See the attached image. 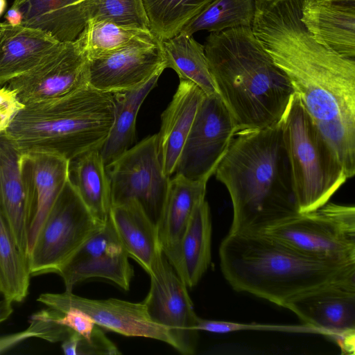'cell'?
I'll return each mask as SVG.
<instances>
[{
  "mask_svg": "<svg viewBox=\"0 0 355 355\" xmlns=\"http://www.w3.org/2000/svg\"><path fill=\"white\" fill-rule=\"evenodd\" d=\"M275 64L342 164L355 174V60L317 42L300 18L287 20L261 40Z\"/></svg>",
  "mask_w": 355,
  "mask_h": 355,
  "instance_id": "obj_1",
  "label": "cell"
},
{
  "mask_svg": "<svg viewBox=\"0 0 355 355\" xmlns=\"http://www.w3.org/2000/svg\"><path fill=\"white\" fill-rule=\"evenodd\" d=\"M233 207L229 232H260L299 212L280 122L236 133L214 173Z\"/></svg>",
  "mask_w": 355,
  "mask_h": 355,
  "instance_id": "obj_2",
  "label": "cell"
},
{
  "mask_svg": "<svg viewBox=\"0 0 355 355\" xmlns=\"http://www.w3.org/2000/svg\"><path fill=\"white\" fill-rule=\"evenodd\" d=\"M204 47L217 93L237 132L281 121L295 92L252 27L211 32Z\"/></svg>",
  "mask_w": 355,
  "mask_h": 355,
  "instance_id": "obj_3",
  "label": "cell"
},
{
  "mask_svg": "<svg viewBox=\"0 0 355 355\" xmlns=\"http://www.w3.org/2000/svg\"><path fill=\"white\" fill-rule=\"evenodd\" d=\"M219 257L222 273L234 290L282 307L297 295L355 272V263L309 257L261 232H229Z\"/></svg>",
  "mask_w": 355,
  "mask_h": 355,
  "instance_id": "obj_4",
  "label": "cell"
},
{
  "mask_svg": "<svg viewBox=\"0 0 355 355\" xmlns=\"http://www.w3.org/2000/svg\"><path fill=\"white\" fill-rule=\"evenodd\" d=\"M114 119L112 93L89 85L62 98L24 106L6 133L22 153H52L69 161L100 149Z\"/></svg>",
  "mask_w": 355,
  "mask_h": 355,
  "instance_id": "obj_5",
  "label": "cell"
},
{
  "mask_svg": "<svg viewBox=\"0 0 355 355\" xmlns=\"http://www.w3.org/2000/svg\"><path fill=\"white\" fill-rule=\"evenodd\" d=\"M280 125L299 212L317 209L346 182L345 169L296 93Z\"/></svg>",
  "mask_w": 355,
  "mask_h": 355,
  "instance_id": "obj_6",
  "label": "cell"
},
{
  "mask_svg": "<svg viewBox=\"0 0 355 355\" xmlns=\"http://www.w3.org/2000/svg\"><path fill=\"white\" fill-rule=\"evenodd\" d=\"M263 234L305 256L355 263V207L326 203L264 228Z\"/></svg>",
  "mask_w": 355,
  "mask_h": 355,
  "instance_id": "obj_7",
  "label": "cell"
},
{
  "mask_svg": "<svg viewBox=\"0 0 355 355\" xmlns=\"http://www.w3.org/2000/svg\"><path fill=\"white\" fill-rule=\"evenodd\" d=\"M105 222L92 215L67 181L28 250L27 259L31 276L57 274L80 245L101 230Z\"/></svg>",
  "mask_w": 355,
  "mask_h": 355,
  "instance_id": "obj_8",
  "label": "cell"
},
{
  "mask_svg": "<svg viewBox=\"0 0 355 355\" xmlns=\"http://www.w3.org/2000/svg\"><path fill=\"white\" fill-rule=\"evenodd\" d=\"M111 202L118 205L137 202L157 226L166 205L171 178L162 168L157 134L130 147L106 166Z\"/></svg>",
  "mask_w": 355,
  "mask_h": 355,
  "instance_id": "obj_9",
  "label": "cell"
},
{
  "mask_svg": "<svg viewBox=\"0 0 355 355\" xmlns=\"http://www.w3.org/2000/svg\"><path fill=\"white\" fill-rule=\"evenodd\" d=\"M236 132L234 120L219 94L205 95L173 175L207 182Z\"/></svg>",
  "mask_w": 355,
  "mask_h": 355,
  "instance_id": "obj_10",
  "label": "cell"
},
{
  "mask_svg": "<svg viewBox=\"0 0 355 355\" xmlns=\"http://www.w3.org/2000/svg\"><path fill=\"white\" fill-rule=\"evenodd\" d=\"M304 324L324 331L344 353L354 354L355 272L307 290L284 305Z\"/></svg>",
  "mask_w": 355,
  "mask_h": 355,
  "instance_id": "obj_11",
  "label": "cell"
},
{
  "mask_svg": "<svg viewBox=\"0 0 355 355\" xmlns=\"http://www.w3.org/2000/svg\"><path fill=\"white\" fill-rule=\"evenodd\" d=\"M149 291L142 302L150 319L164 327L173 341V348L185 355L193 354L199 331L187 286L163 252L150 272Z\"/></svg>",
  "mask_w": 355,
  "mask_h": 355,
  "instance_id": "obj_12",
  "label": "cell"
},
{
  "mask_svg": "<svg viewBox=\"0 0 355 355\" xmlns=\"http://www.w3.org/2000/svg\"><path fill=\"white\" fill-rule=\"evenodd\" d=\"M87 85L88 58L78 38L60 42L40 64L7 85L24 106L54 101Z\"/></svg>",
  "mask_w": 355,
  "mask_h": 355,
  "instance_id": "obj_13",
  "label": "cell"
},
{
  "mask_svg": "<svg viewBox=\"0 0 355 355\" xmlns=\"http://www.w3.org/2000/svg\"><path fill=\"white\" fill-rule=\"evenodd\" d=\"M166 68L161 41L153 35L88 60L89 85L104 92L130 90L160 76Z\"/></svg>",
  "mask_w": 355,
  "mask_h": 355,
  "instance_id": "obj_14",
  "label": "cell"
},
{
  "mask_svg": "<svg viewBox=\"0 0 355 355\" xmlns=\"http://www.w3.org/2000/svg\"><path fill=\"white\" fill-rule=\"evenodd\" d=\"M110 218L89 237L58 272L65 291L72 292L78 284L92 278L112 282L128 291L134 269Z\"/></svg>",
  "mask_w": 355,
  "mask_h": 355,
  "instance_id": "obj_15",
  "label": "cell"
},
{
  "mask_svg": "<svg viewBox=\"0 0 355 355\" xmlns=\"http://www.w3.org/2000/svg\"><path fill=\"white\" fill-rule=\"evenodd\" d=\"M37 301L48 308L62 312L73 306L86 313L98 327L125 336L152 338L173 347L168 331L154 322L143 302H131L116 298L94 300L72 292L45 293Z\"/></svg>",
  "mask_w": 355,
  "mask_h": 355,
  "instance_id": "obj_16",
  "label": "cell"
},
{
  "mask_svg": "<svg viewBox=\"0 0 355 355\" xmlns=\"http://www.w3.org/2000/svg\"><path fill=\"white\" fill-rule=\"evenodd\" d=\"M21 157L6 131L0 132V208L19 248L27 257L35 208Z\"/></svg>",
  "mask_w": 355,
  "mask_h": 355,
  "instance_id": "obj_17",
  "label": "cell"
},
{
  "mask_svg": "<svg viewBox=\"0 0 355 355\" xmlns=\"http://www.w3.org/2000/svg\"><path fill=\"white\" fill-rule=\"evenodd\" d=\"M207 183L174 175L170 180L166 205L157 226L161 250L183 281L182 241L196 207L205 199Z\"/></svg>",
  "mask_w": 355,
  "mask_h": 355,
  "instance_id": "obj_18",
  "label": "cell"
},
{
  "mask_svg": "<svg viewBox=\"0 0 355 355\" xmlns=\"http://www.w3.org/2000/svg\"><path fill=\"white\" fill-rule=\"evenodd\" d=\"M301 19L317 42L355 60V0H305Z\"/></svg>",
  "mask_w": 355,
  "mask_h": 355,
  "instance_id": "obj_19",
  "label": "cell"
},
{
  "mask_svg": "<svg viewBox=\"0 0 355 355\" xmlns=\"http://www.w3.org/2000/svg\"><path fill=\"white\" fill-rule=\"evenodd\" d=\"M205 93L193 83L180 80L175 94L161 116L157 134L159 158L171 177Z\"/></svg>",
  "mask_w": 355,
  "mask_h": 355,
  "instance_id": "obj_20",
  "label": "cell"
},
{
  "mask_svg": "<svg viewBox=\"0 0 355 355\" xmlns=\"http://www.w3.org/2000/svg\"><path fill=\"white\" fill-rule=\"evenodd\" d=\"M21 164L35 208L29 236V250L68 181L69 161L52 153L29 152L22 153Z\"/></svg>",
  "mask_w": 355,
  "mask_h": 355,
  "instance_id": "obj_21",
  "label": "cell"
},
{
  "mask_svg": "<svg viewBox=\"0 0 355 355\" xmlns=\"http://www.w3.org/2000/svg\"><path fill=\"white\" fill-rule=\"evenodd\" d=\"M59 43L41 29L6 23L0 40V86L34 68Z\"/></svg>",
  "mask_w": 355,
  "mask_h": 355,
  "instance_id": "obj_22",
  "label": "cell"
},
{
  "mask_svg": "<svg viewBox=\"0 0 355 355\" xmlns=\"http://www.w3.org/2000/svg\"><path fill=\"white\" fill-rule=\"evenodd\" d=\"M22 25L41 29L60 42L76 40L88 22L87 0H21Z\"/></svg>",
  "mask_w": 355,
  "mask_h": 355,
  "instance_id": "obj_23",
  "label": "cell"
},
{
  "mask_svg": "<svg viewBox=\"0 0 355 355\" xmlns=\"http://www.w3.org/2000/svg\"><path fill=\"white\" fill-rule=\"evenodd\" d=\"M110 218L129 257L148 274L162 253L157 226L135 200L112 205Z\"/></svg>",
  "mask_w": 355,
  "mask_h": 355,
  "instance_id": "obj_24",
  "label": "cell"
},
{
  "mask_svg": "<svg viewBox=\"0 0 355 355\" xmlns=\"http://www.w3.org/2000/svg\"><path fill=\"white\" fill-rule=\"evenodd\" d=\"M68 181L92 215L105 222L112 207L110 185L99 148L69 161Z\"/></svg>",
  "mask_w": 355,
  "mask_h": 355,
  "instance_id": "obj_25",
  "label": "cell"
},
{
  "mask_svg": "<svg viewBox=\"0 0 355 355\" xmlns=\"http://www.w3.org/2000/svg\"><path fill=\"white\" fill-rule=\"evenodd\" d=\"M159 76L144 85L125 91L113 92L114 119L109 135L100 153L105 167L128 150L136 139V119L139 110Z\"/></svg>",
  "mask_w": 355,
  "mask_h": 355,
  "instance_id": "obj_26",
  "label": "cell"
},
{
  "mask_svg": "<svg viewBox=\"0 0 355 355\" xmlns=\"http://www.w3.org/2000/svg\"><path fill=\"white\" fill-rule=\"evenodd\" d=\"M166 68L173 69L180 80L196 84L205 95L217 93L203 45L192 35L180 32L161 41Z\"/></svg>",
  "mask_w": 355,
  "mask_h": 355,
  "instance_id": "obj_27",
  "label": "cell"
},
{
  "mask_svg": "<svg viewBox=\"0 0 355 355\" xmlns=\"http://www.w3.org/2000/svg\"><path fill=\"white\" fill-rule=\"evenodd\" d=\"M211 218L205 200L196 207L182 241L184 282L196 286L207 272L211 259Z\"/></svg>",
  "mask_w": 355,
  "mask_h": 355,
  "instance_id": "obj_28",
  "label": "cell"
},
{
  "mask_svg": "<svg viewBox=\"0 0 355 355\" xmlns=\"http://www.w3.org/2000/svg\"><path fill=\"white\" fill-rule=\"evenodd\" d=\"M31 277L27 257L0 208V293L12 303L23 302L28 294Z\"/></svg>",
  "mask_w": 355,
  "mask_h": 355,
  "instance_id": "obj_29",
  "label": "cell"
},
{
  "mask_svg": "<svg viewBox=\"0 0 355 355\" xmlns=\"http://www.w3.org/2000/svg\"><path fill=\"white\" fill-rule=\"evenodd\" d=\"M254 13L255 0H213L180 32L193 35L199 31L211 33L240 26L252 27Z\"/></svg>",
  "mask_w": 355,
  "mask_h": 355,
  "instance_id": "obj_30",
  "label": "cell"
},
{
  "mask_svg": "<svg viewBox=\"0 0 355 355\" xmlns=\"http://www.w3.org/2000/svg\"><path fill=\"white\" fill-rule=\"evenodd\" d=\"M213 0H142L150 31L160 41L179 33Z\"/></svg>",
  "mask_w": 355,
  "mask_h": 355,
  "instance_id": "obj_31",
  "label": "cell"
},
{
  "mask_svg": "<svg viewBox=\"0 0 355 355\" xmlns=\"http://www.w3.org/2000/svg\"><path fill=\"white\" fill-rule=\"evenodd\" d=\"M150 31L125 27L103 20H89L78 37L88 58L121 49L141 39L153 36Z\"/></svg>",
  "mask_w": 355,
  "mask_h": 355,
  "instance_id": "obj_32",
  "label": "cell"
},
{
  "mask_svg": "<svg viewBox=\"0 0 355 355\" xmlns=\"http://www.w3.org/2000/svg\"><path fill=\"white\" fill-rule=\"evenodd\" d=\"M89 20L150 31L142 0H87Z\"/></svg>",
  "mask_w": 355,
  "mask_h": 355,
  "instance_id": "obj_33",
  "label": "cell"
},
{
  "mask_svg": "<svg viewBox=\"0 0 355 355\" xmlns=\"http://www.w3.org/2000/svg\"><path fill=\"white\" fill-rule=\"evenodd\" d=\"M57 313V311L47 307L31 317L29 325L25 330L0 337V353L30 338H40L50 343L64 340L72 330L55 322Z\"/></svg>",
  "mask_w": 355,
  "mask_h": 355,
  "instance_id": "obj_34",
  "label": "cell"
},
{
  "mask_svg": "<svg viewBox=\"0 0 355 355\" xmlns=\"http://www.w3.org/2000/svg\"><path fill=\"white\" fill-rule=\"evenodd\" d=\"M62 349L67 355L120 354L116 346L103 334L98 325L89 338L72 332L62 341Z\"/></svg>",
  "mask_w": 355,
  "mask_h": 355,
  "instance_id": "obj_35",
  "label": "cell"
},
{
  "mask_svg": "<svg viewBox=\"0 0 355 355\" xmlns=\"http://www.w3.org/2000/svg\"><path fill=\"white\" fill-rule=\"evenodd\" d=\"M196 328L198 331H206L218 334H225L241 330H264L311 333L322 334L327 336V334L324 331L307 324L302 325L248 324L227 321L206 320L199 317Z\"/></svg>",
  "mask_w": 355,
  "mask_h": 355,
  "instance_id": "obj_36",
  "label": "cell"
},
{
  "mask_svg": "<svg viewBox=\"0 0 355 355\" xmlns=\"http://www.w3.org/2000/svg\"><path fill=\"white\" fill-rule=\"evenodd\" d=\"M55 320L86 338L91 337L97 326L86 313L73 306L58 311Z\"/></svg>",
  "mask_w": 355,
  "mask_h": 355,
  "instance_id": "obj_37",
  "label": "cell"
},
{
  "mask_svg": "<svg viewBox=\"0 0 355 355\" xmlns=\"http://www.w3.org/2000/svg\"><path fill=\"white\" fill-rule=\"evenodd\" d=\"M24 105L14 90L8 86L0 88V132H5Z\"/></svg>",
  "mask_w": 355,
  "mask_h": 355,
  "instance_id": "obj_38",
  "label": "cell"
},
{
  "mask_svg": "<svg viewBox=\"0 0 355 355\" xmlns=\"http://www.w3.org/2000/svg\"><path fill=\"white\" fill-rule=\"evenodd\" d=\"M5 22L11 26L22 25L24 16L19 8L12 6L4 15Z\"/></svg>",
  "mask_w": 355,
  "mask_h": 355,
  "instance_id": "obj_39",
  "label": "cell"
},
{
  "mask_svg": "<svg viewBox=\"0 0 355 355\" xmlns=\"http://www.w3.org/2000/svg\"><path fill=\"white\" fill-rule=\"evenodd\" d=\"M12 304L4 298L0 301V323L6 320L12 314L13 311Z\"/></svg>",
  "mask_w": 355,
  "mask_h": 355,
  "instance_id": "obj_40",
  "label": "cell"
},
{
  "mask_svg": "<svg viewBox=\"0 0 355 355\" xmlns=\"http://www.w3.org/2000/svg\"><path fill=\"white\" fill-rule=\"evenodd\" d=\"M7 8V0H0V17L6 12Z\"/></svg>",
  "mask_w": 355,
  "mask_h": 355,
  "instance_id": "obj_41",
  "label": "cell"
},
{
  "mask_svg": "<svg viewBox=\"0 0 355 355\" xmlns=\"http://www.w3.org/2000/svg\"><path fill=\"white\" fill-rule=\"evenodd\" d=\"M6 26V23L5 21L4 22L0 21V40H1L2 34H3V32L4 31Z\"/></svg>",
  "mask_w": 355,
  "mask_h": 355,
  "instance_id": "obj_42",
  "label": "cell"
},
{
  "mask_svg": "<svg viewBox=\"0 0 355 355\" xmlns=\"http://www.w3.org/2000/svg\"><path fill=\"white\" fill-rule=\"evenodd\" d=\"M21 1V0H14L13 2H18V1Z\"/></svg>",
  "mask_w": 355,
  "mask_h": 355,
  "instance_id": "obj_43",
  "label": "cell"
}]
</instances>
